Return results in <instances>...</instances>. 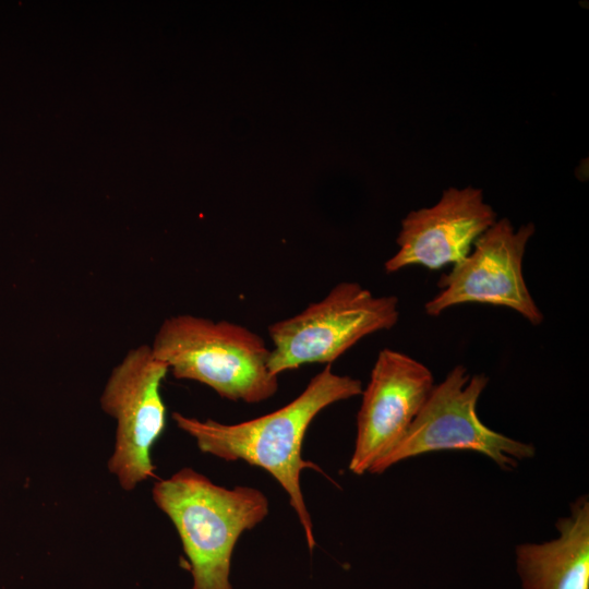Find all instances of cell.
<instances>
[{"mask_svg": "<svg viewBox=\"0 0 589 589\" xmlns=\"http://www.w3.org/2000/svg\"><path fill=\"white\" fill-rule=\"evenodd\" d=\"M558 536L515 549L521 589H589V501L570 504L568 516L556 521Z\"/></svg>", "mask_w": 589, "mask_h": 589, "instance_id": "cell-10", "label": "cell"}, {"mask_svg": "<svg viewBox=\"0 0 589 589\" xmlns=\"http://www.w3.org/2000/svg\"><path fill=\"white\" fill-rule=\"evenodd\" d=\"M489 383L458 364L433 386L425 404L397 446L370 470L382 473L405 459L441 450H473L504 470L531 458L534 447L486 426L477 413L478 400Z\"/></svg>", "mask_w": 589, "mask_h": 589, "instance_id": "cell-5", "label": "cell"}, {"mask_svg": "<svg viewBox=\"0 0 589 589\" xmlns=\"http://www.w3.org/2000/svg\"><path fill=\"white\" fill-rule=\"evenodd\" d=\"M362 382L333 371L332 364L313 376L302 393L284 407L239 423L227 424L172 413L177 426L192 436L199 449L226 461L243 460L266 470L288 494L310 550L316 542L301 491L305 468H320L302 458V444L314 418L328 406L361 395Z\"/></svg>", "mask_w": 589, "mask_h": 589, "instance_id": "cell-1", "label": "cell"}, {"mask_svg": "<svg viewBox=\"0 0 589 589\" xmlns=\"http://www.w3.org/2000/svg\"><path fill=\"white\" fill-rule=\"evenodd\" d=\"M434 385L431 370L422 362L389 348L378 352L361 393L354 449L349 461L351 472H370L397 446Z\"/></svg>", "mask_w": 589, "mask_h": 589, "instance_id": "cell-8", "label": "cell"}, {"mask_svg": "<svg viewBox=\"0 0 589 589\" xmlns=\"http://www.w3.org/2000/svg\"><path fill=\"white\" fill-rule=\"evenodd\" d=\"M168 372L151 346L141 345L112 369L100 396L101 409L117 422L108 470L123 490L155 477L151 450L166 426L160 385Z\"/></svg>", "mask_w": 589, "mask_h": 589, "instance_id": "cell-6", "label": "cell"}, {"mask_svg": "<svg viewBox=\"0 0 589 589\" xmlns=\"http://www.w3.org/2000/svg\"><path fill=\"white\" fill-rule=\"evenodd\" d=\"M152 494L180 537L192 589H233L229 576L236 543L267 516L266 495L251 486L217 485L192 468L157 481Z\"/></svg>", "mask_w": 589, "mask_h": 589, "instance_id": "cell-2", "label": "cell"}, {"mask_svg": "<svg viewBox=\"0 0 589 589\" xmlns=\"http://www.w3.org/2000/svg\"><path fill=\"white\" fill-rule=\"evenodd\" d=\"M151 348L176 378L202 383L232 401L262 402L279 387L263 337L227 320L172 315L164 320Z\"/></svg>", "mask_w": 589, "mask_h": 589, "instance_id": "cell-3", "label": "cell"}, {"mask_svg": "<svg viewBox=\"0 0 589 589\" xmlns=\"http://www.w3.org/2000/svg\"><path fill=\"white\" fill-rule=\"evenodd\" d=\"M496 220L481 189H446L436 204L412 211L401 220L398 250L384 263V269L393 274L412 265L431 271L454 265Z\"/></svg>", "mask_w": 589, "mask_h": 589, "instance_id": "cell-9", "label": "cell"}, {"mask_svg": "<svg viewBox=\"0 0 589 589\" xmlns=\"http://www.w3.org/2000/svg\"><path fill=\"white\" fill-rule=\"evenodd\" d=\"M534 225L515 230L507 218L496 220L473 243L469 254L443 275L441 291L424 304L425 313L438 316L466 303L508 308L532 325L543 322L522 274V261Z\"/></svg>", "mask_w": 589, "mask_h": 589, "instance_id": "cell-7", "label": "cell"}, {"mask_svg": "<svg viewBox=\"0 0 589 589\" xmlns=\"http://www.w3.org/2000/svg\"><path fill=\"white\" fill-rule=\"evenodd\" d=\"M398 318L397 297L339 283L323 299L268 326V369L279 376L305 364H332L362 338L393 328Z\"/></svg>", "mask_w": 589, "mask_h": 589, "instance_id": "cell-4", "label": "cell"}]
</instances>
